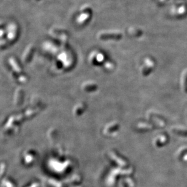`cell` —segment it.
I'll list each match as a JSON object with an SVG mask.
<instances>
[{
	"label": "cell",
	"instance_id": "1",
	"mask_svg": "<svg viewBox=\"0 0 187 187\" xmlns=\"http://www.w3.org/2000/svg\"><path fill=\"white\" fill-rule=\"evenodd\" d=\"M80 11L79 15L76 17V23L79 24H84L90 19L92 10L89 5H85L81 8Z\"/></svg>",
	"mask_w": 187,
	"mask_h": 187
},
{
	"label": "cell",
	"instance_id": "2",
	"mask_svg": "<svg viewBox=\"0 0 187 187\" xmlns=\"http://www.w3.org/2000/svg\"><path fill=\"white\" fill-rule=\"evenodd\" d=\"M122 35L118 30H104L100 32L98 35V37L101 40H118L120 39Z\"/></svg>",
	"mask_w": 187,
	"mask_h": 187
},
{
	"label": "cell",
	"instance_id": "3",
	"mask_svg": "<svg viewBox=\"0 0 187 187\" xmlns=\"http://www.w3.org/2000/svg\"><path fill=\"white\" fill-rule=\"evenodd\" d=\"M50 35L55 39H57L62 44H66L68 41L69 36L67 33L61 29L53 28L50 30Z\"/></svg>",
	"mask_w": 187,
	"mask_h": 187
},
{
	"label": "cell",
	"instance_id": "4",
	"mask_svg": "<svg viewBox=\"0 0 187 187\" xmlns=\"http://www.w3.org/2000/svg\"><path fill=\"white\" fill-rule=\"evenodd\" d=\"M105 59V55L102 52L99 51H93L89 56V61L93 65L101 64Z\"/></svg>",
	"mask_w": 187,
	"mask_h": 187
},
{
	"label": "cell",
	"instance_id": "5",
	"mask_svg": "<svg viewBox=\"0 0 187 187\" xmlns=\"http://www.w3.org/2000/svg\"><path fill=\"white\" fill-rule=\"evenodd\" d=\"M58 58L60 61L64 63L65 67H68L69 65H71L73 63V57L71 55V54L68 53V52H63L59 53Z\"/></svg>",
	"mask_w": 187,
	"mask_h": 187
},
{
	"label": "cell",
	"instance_id": "6",
	"mask_svg": "<svg viewBox=\"0 0 187 187\" xmlns=\"http://www.w3.org/2000/svg\"><path fill=\"white\" fill-rule=\"evenodd\" d=\"M8 63L9 66L12 69V72L15 74V76L21 74L23 71L21 66L18 60L14 57H10L8 60Z\"/></svg>",
	"mask_w": 187,
	"mask_h": 187
},
{
	"label": "cell",
	"instance_id": "7",
	"mask_svg": "<svg viewBox=\"0 0 187 187\" xmlns=\"http://www.w3.org/2000/svg\"><path fill=\"white\" fill-rule=\"evenodd\" d=\"M7 37L10 41H13L18 35V27L14 23L10 24L7 29Z\"/></svg>",
	"mask_w": 187,
	"mask_h": 187
},
{
	"label": "cell",
	"instance_id": "8",
	"mask_svg": "<svg viewBox=\"0 0 187 187\" xmlns=\"http://www.w3.org/2000/svg\"><path fill=\"white\" fill-rule=\"evenodd\" d=\"M35 51V47L32 44H30L26 47L22 56V61L25 64L28 63L33 56Z\"/></svg>",
	"mask_w": 187,
	"mask_h": 187
},
{
	"label": "cell",
	"instance_id": "9",
	"mask_svg": "<svg viewBox=\"0 0 187 187\" xmlns=\"http://www.w3.org/2000/svg\"><path fill=\"white\" fill-rule=\"evenodd\" d=\"M98 88V85L96 82L90 81H86L84 82L82 85V89L84 91H93L96 90Z\"/></svg>",
	"mask_w": 187,
	"mask_h": 187
},
{
	"label": "cell",
	"instance_id": "10",
	"mask_svg": "<svg viewBox=\"0 0 187 187\" xmlns=\"http://www.w3.org/2000/svg\"><path fill=\"white\" fill-rule=\"evenodd\" d=\"M104 67H105V69L108 70V71H111L112 70V69L114 67V66L113 65V63L112 62H107L106 63L105 65H104Z\"/></svg>",
	"mask_w": 187,
	"mask_h": 187
}]
</instances>
